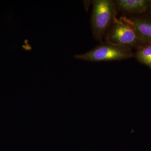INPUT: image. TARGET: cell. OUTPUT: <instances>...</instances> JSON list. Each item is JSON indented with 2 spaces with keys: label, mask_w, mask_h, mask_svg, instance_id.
<instances>
[{
  "label": "cell",
  "mask_w": 151,
  "mask_h": 151,
  "mask_svg": "<svg viewBox=\"0 0 151 151\" xmlns=\"http://www.w3.org/2000/svg\"><path fill=\"white\" fill-rule=\"evenodd\" d=\"M91 24L95 39L102 41L116 18L117 7L112 0L92 1Z\"/></svg>",
  "instance_id": "1"
},
{
  "label": "cell",
  "mask_w": 151,
  "mask_h": 151,
  "mask_svg": "<svg viewBox=\"0 0 151 151\" xmlns=\"http://www.w3.org/2000/svg\"><path fill=\"white\" fill-rule=\"evenodd\" d=\"M134 56L132 49L105 42L81 54L74 55L75 59L91 62L121 60Z\"/></svg>",
  "instance_id": "2"
},
{
  "label": "cell",
  "mask_w": 151,
  "mask_h": 151,
  "mask_svg": "<svg viewBox=\"0 0 151 151\" xmlns=\"http://www.w3.org/2000/svg\"><path fill=\"white\" fill-rule=\"evenodd\" d=\"M106 42L132 49L143 41L132 26L116 18L105 36Z\"/></svg>",
  "instance_id": "3"
},
{
  "label": "cell",
  "mask_w": 151,
  "mask_h": 151,
  "mask_svg": "<svg viewBox=\"0 0 151 151\" xmlns=\"http://www.w3.org/2000/svg\"><path fill=\"white\" fill-rule=\"evenodd\" d=\"M119 19L132 26L143 41L151 42V22L146 19L126 16Z\"/></svg>",
  "instance_id": "4"
},
{
  "label": "cell",
  "mask_w": 151,
  "mask_h": 151,
  "mask_svg": "<svg viewBox=\"0 0 151 151\" xmlns=\"http://www.w3.org/2000/svg\"><path fill=\"white\" fill-rule=\"evenodd\" d=\"M117 9L127 14L145 12L147 9L149 1L145 0H116Z\"/></svg>",
  "instance_id": "5"
},
{
  "label": "cell",
  "mask_w": 151,
  "mask_h": 151,
  "mask_svg": "<svg viewBox=\"0 0 151 151\" xmlns=\"http://www.w3.org/2000/svg\"><path fill=\"white\" fill-rule=\"evenodd\" d=\"M136 56L141 63L151 67V44L138 48Z\"/></svg>",
  "instance_id": "6"
},
{
  "label": "cell",
  "mask_w": 151,
  "mask_h": 151,
  "mask_svg": "<svg viewBox=\"0 0 151 151\" xmlns=\"http://www.w3.org/2000/svg\"><path fill=\"white\" fill-rule=\"evenodd\" d=\"M91 2H92V1H84V5L86 6V7H85V9H86V11H88V9H89V6H90V4H91Z\"/></svg>",
  "instance_id": "7"
},
{
  "label": "cell",
  "mask_w": 151,
  "mask_h": 151,
  "mask_svg": "<svg viewBox=\"0 0 151 151\" xmlns=\"http://www.w3.org/2000/svg\"><path fill=\"white\" fill-rule=\"evenodd\" d=\"M151 68V67H150Z\"/></svg>",
  "instance_id": "8"
}]
</instances>
